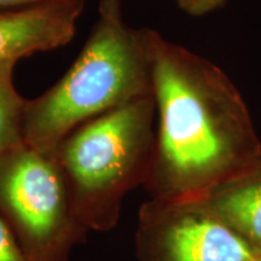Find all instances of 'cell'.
<instances>
[{
    "instance_id": "cell-4",
    "label": "cell",
    "mask_w": 261,
    "mask_h": 261,
    "mask_svg": "<svg viewBox=\"0 0 261 261\" xmlns=\"http://www.w3.org/2000/svg\"><path fill=\"white\" fill-rule=\"evenodd\" d=\"M0 215L31 261H69L90 232L55 150L25 142L0 155Z\"/></svg>"
},
{
    "instance_id": "cell-1",
    "label": "cell",
    "mask_w": 261,
    "mask_h": 261,
    "mask_svg": "<svg viewBox=\"0 0 261 261\" xmlns=\"http://www.w3.org/2000/svg\"><path fill=\"white\" fill-rule=\"evenodd\" d=\"M152 96L155 144L144 184L151 198H202L261 160V142L232 80L212 61L160 33Z\"/></svg>"
},
{
    "instance_id": "cell-7",
    "label": "cell",
    "mask_w": 261,
    "mask_h": 261,
    "mask_svg": "<svg viewBox=\"0 0 261 261\" xmlns=\"http://www.w3.org/2000/svg\"><path fill=\"white\" fill-rule=\"evenodd\" d=\"M201 200L261 254V160Z\"/></svg>"
},
{
    "instance_id": "cell-8",
    "label": "cell",
    "mask_w": 261,
    "mask_h": 261,
    "mask_svg": "<svg viewBox=\"0 0 261 261\" xmlns=\"http://www.w3.org/2000/svg\"><path fill=\"white\" fill-rule=\"evenodd\" d=\"M15 63H0V155L23 143V119L27 99L14 84Z\"/></svg>"
},
{
    "instance_id": "cell-3",
    "label": "cell",
    "mask_w": 261,
    "mask_h": 261,
    "mask_svg": "<svg viewBox=\"0 0 261 261\" xmlns=\"http://www.w3.org/2000/svg\"><path fill=\"white\" fill-rule=\"evenodd\" d=\"M155 128L150 93L83 123L54 149L76 213L90 231L113 230L125 196L148 180Z\"/></svg>"
},
{
    "instance_id": "cell-5",
    "label": "cell",
    "mask_w": 261,
    "mask_h": 261,
    "mask_svg": "<svg viewBox=\"0 0 261 261\" xmlns=\"http://www.w3.org/2000/svg\"><path fill=\"white\" fill-rule=\"evenodd\" d=\"M138 261H261V254L201 198L140 205Z\"/></svg>"
},
{
    "instance_id": "cell-12",
    "label": "cell",
    "mask_w": 261,
    "mask_h": 261,
    "mask_svg": "<svg viewBox=\"0 0 261 261\" xmlns=\"http://www.w3.org/2000/svg\"><path fill=\"white\" fill-rule=\"evenodd\" d=\"M122 0H99V15L106 18H122L121 16Z\"/></svg>"
},
{
    "instance_id": "cell-11",
    "label": "cell",
    "mask_w": 261,
    "mask_h": 261,
    "mask_svg": "<svg viewBox=\"0 0 261 261\" xmlns=\"http://www.w3.org/2000/svg\"><path fill=\"white\" fill-rule=\"evenodd\" d=\"M51 4L85 5V0H0V11L34 8Z\"/></svg>"
},
{
    "instance_id": "cell-6",
    "label": "cell",
    "mask_w": 261,
    "mask_h": 261,
    "mask_svg": "<svg viewBox=\"0 0 261 261\" xmlns=\"http://www.w3.org/2000/svg\"><path fill=\"white\" fill-rule=\"evenodd\" d=\"M84 5L51 4L0 11V63H17L39 52L56 50L76 32Z\"/></svg>"
},
{
    "instance_id": "cell-9",
    "label": "cell",
    "mask_w": 261,
    "mask_h": 261,
    "mask_svg": "<svg viewBox=\"0 0 261 261\" xmlns=\"http://www.w3.org/2000/svg\"><path fill=\"white\" fill-rule=\"evenodd\" d=\"M0 261H31L0 215Z\"/></svg>"
},
{
    "instance_id": "cell-2",
    "label": "cell",
    "mask_w": 261,
    "mask_h": 261,
    "mask_svg": "<svg viewBox=\"0 0 261 261\" xmlns=\"http://www.w3.org/2000/svg\"><path fill=\"white\" fill-rule=\"evenodd\" d=\"M156 35L154 29L132 28L122 18L98 19L67 73L27 99L23 142L55 149L83 123L152 93Z\"/></svg>"
},
{
    "instance_id": "cell-10",
    "label": "cell",
    "mask_w": 261,
    "mask_h": 261,
    "mask_svg": "<svg viewBox=\"0 0 261 261\" xmlns=\"http://www.w3.org/2000/svg\"><path fill=\"white\" fill-rule=\"evenodd\" d=\"M185 14L192 17H203L226 5L228 0H174Z\"/></svg>"
}]
</instances>
